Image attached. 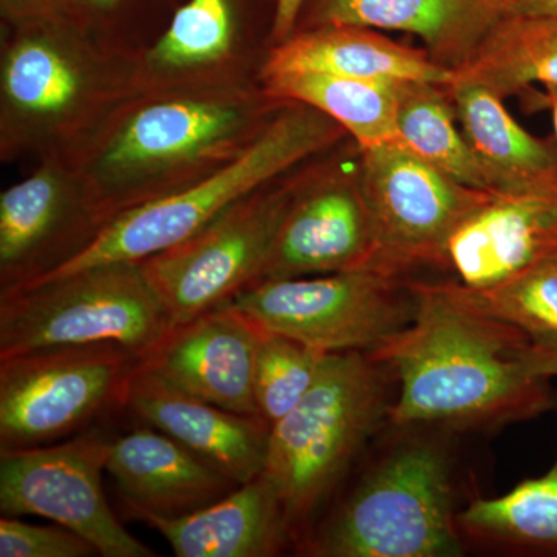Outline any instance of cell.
Returning a JSON list of instances; mask_svg holds the SVG:
<instances>
[{
	"label": "cell",
	"instance_id": "52a82bcc",
	"mask_svg": "<svg viewBox=\"0 0 557 557\" xmlns=\"http://www.w3.org/2000/svg\"><path fill=\"white\" fill-rule=\"evenodd\" d=\"M358 178L375 234L369 270L401 278L418 267H449L454 231L497 197L457 182L399 141L362 149Z\"/></svg>",
	"mask_w": 557,
	"mask_h": 557
},
{
	"label": "cell",
	"instance_id": "8fae6325",
	"mask_svg": "<svg viewBox=\"0 0 557 557\" xmlns=\"http://www.w3.org/2000/svg\"><path fill=\"white\" fill-rule=\"evenodd\" d=\"M262 333L225 304L172 329L138 366L219 408L259 416L255 373Z\"/></svg>",
	"mask_w": 557,
	"mask_h": 557
},
{
	"label": "cell",
	"instance_id": "d6a6232c",
	"mask_svg": "<svg viewBox=\"0 0 557 557\" xmlns=\"http://www.w3.org/2000/svg\"><path fill=\"white\" fill-rule=\"evenodd\" d=\"M3 10L16 17L49 16L57 9L54 0H2Z\"/></svg>",
	"mask_w": 557,
	"mask_h": 557
},
{
	"label": "cell",
	"instance_id": "1f68e13d",
	"mask_svg": "<svg viewBox=\"0 0 557 557\" xmlns=\"http://www.w3.org/2000/svg\"><path fill=\"white\" fill-rule=\"evenodd\" d=\"M507 16H557V0H502Z\"/></svg>",
	"mask_w": 557,
	"mask_h": 557
},
{
	"label": "cell",
	"instance_id": "4fadbf2b",
	"mask_svg": "<svg viewBox=\"0 0 557 557\" xmlns=\"http://www.w3.org/2000/svg\"><path fill=\"white\" fill-rule=\"evenodd\" d=\"M123 408L177 440L239 485L263 472L270 424L262 417L219 408L139 366L127 383Z\"/></svg>",
	"mask_w": 557,
	"mask_h": 557
},
{
	"label": "cell",
	"instance_id": "8992f818",
	"mask_svg": "<svg viewBox=\"0 0 557 557\" xmlns=\"http://www.w3.org/2000/svg\"><path fill=\"white\" fill-rule=\"evenodd\" d=\"M228 306L265 332L324 351L372 354L408 329L417 298L410 282L373 270L265 278Z\"/></svg>",
	"mask_w": 557,
	"mask_h": 557
},
{
	"label": "cell",
	"instance_id": "44dd1931",
	"mask_svg": "<svg viewBox=\"0 0 557 557\" xmlns=\"http://www.w3.org/2000/svg\"><path fill=\"white\" fill-rule=\"evenodd\" d=\"M239 123V110L214 102L149 106L132 116L110 141L102 168L113 175H131L193 159L230 137Z\"/></svg>",
	"mask_w": 557,
	"mask_h": 557
},
{
	"label": "cell",
	"instance_id": "7402d4cb",
	"mask_svg": "<svg viewBox=\"0 0 557 557\" xmlns=\"http://www.w3.org/2000/svg\"><path fill=\"white\" fill-rule=\"evenodd\" d=\"M453 72V83L478 84L502 100L534 83L557 86V16L502 17Z\"/></svg>",
	"mask_w": 557,
	"mask_h": 557
},
{
	"label": "cell",
	"instance_id": "9a60e30c",
	"mask_svg": "<svg viewBox=\"0 0 557 557\" xmlns=\"http://www.w3.org/2000/svg\"><path fill=\"white\" fill-rule=\"evenodd\" d=\"M126 515L159 531L177 557H273L293 548L284 509L262 474L182 518Z\"/></svg>",
	"mask_w": 557,
	"mask_h": 557
},
{
	"label": "cell",
	"instance_id": "4316f807",
	"mask_svg": "<svg viewBox=\"0 0 557 557\" xmlns=\"http://www.w3.org/2000/svg\"><path fill=\"white\" fill-rule=\"evenodd\" d=\"M79 89L78 72L49 40H21L9 54L3 90L11 104L22 112L58 115L76 101Z\"/></svg>",
	"mask_w": 557,
	"mask_h": 557
},
{
	"label": "cell",
	"instance_id": "ac0fdd59",
	"mask_svg": "<svg viewBox=\"0 0 557 557\" xmlns=\"http://www.w3.org/2000/svg\"><path fill=\"white\" fill-rule=\"evenodd\" d=\"M502 17V0H318L310 21L317 27L412 33L426 42L435 61L454 69Z\"/></svg>",
	"mask_w": 557,
	"mask_h": 557
},
{
	"label": "cell",
	"instance_id": "f546056e",
	"mask_svg": "<svg viewBox=\"0 0 557 557\" xmlns=\"http://www.w3.org/2000/svg\"><path fill=\"white\" fill-rule=\"evenodd\" d=\"M527 368L545 379H557V341L533 343L523 351Z\"/></svg>",
	"mask_w": 557,
	"mask_h": 557
},
{
	"label": "cell",
	"instance_id": "7c38bea8",
	"mask_svg": "<svg viewBox=\"0 0 557 557\" xmlns=\"http://www.w3.org/2000/svg\"><path fill=\"white\" fill-rule=\"evenodd\" d=\"M373 252L375 234L359 178L324 180L293 194L259 281L369 270Z\"/></svg>",
	"mask_w": 557,
	"mask_h": 557
},
{
	"label": "cell",
	"instance_id": "5b68a950",
	"mask_svg": "<svg viewBox=\"0 0 557 557\" xmlns=\"http://www.w3.org/2000/svg\"><path fill=\"white\" fill-rule=\"evenodd\" d=\"M174 329L139 263H109L3 293L0 359L112 346L146 357Z\"/></svg>",
	"mask_w": 557,
	"mask_h": 557
},
{
	"label": "cell",
	"instance_id": "ffe728a7",
	"mask_svg": "<svg viewBox=\"0 0 557 557\" xmlns=\"http://www.w3.org/2000/svg\"><path fill=\"white\" fill-rule=\"evenodd\" d=\"M76 215L60 180L40 171L11 186L0 197V267L2 293L24 287L65 262L62 244L70 239Z\"/></svg>",
	"mask_w": 557,
	"mask_h": 557
},
{
	"label": "cell",
	"instance_id": "603a6c76",
	"mask_svg": "<svg viewBox=\"0 0 557 557\" xmlns=\"http://www.w3.org/2000/svg\"><path fill=\"white\" fill-rule=\"evenodd\" d=\"M461 539L516 555L557 557V456L547 472L505 496L475 498L457 512Z\"/></svg>",
	"mask_w": 557,
	"mask_h": 557
},
{
	"label": "cell",
	"instance_id": "5bb4252c",
	"mask_svg": "<svg viewBox=\"0 0 557 557\" xmlns=\"http://www.w3.org/2000/svg\"><path fill=\"white\" fill-rule=\"evenodd\" d=\"M106 471L119 490L124 511L163 518L199 511L239 486L177 440L148 424L112 440Z\"/></svg>",
	"mask_w": 557,
	"mask_h": 557
},
{
	"label": "cell",
	"instance_id": "83f0119b",
	"mask_svg": "<svg viewBox=\"0 0 557 557\" xmlns=\"http://www.w3.org/2000/svg\"><path fill=\"white\" fill-rule=\"evenodd\" d=\"M255 373L259 416L276 424L313 386L329 354L299 341L262 330Z\"/></svg>",
	"mask_w": 557,
	"mask_h": 557
},
{
	"label": "cell",
	"instance_id": "d4e9b609",
	"mask_svg": "<svg viewBox=\"0 0 557 557\" xmlns=\"http://www.w3.org/2000/svg\"><path fill=\"white\" fill-rule=\"evenodd\" d=\"M443 89L423 81H399V143L457 182L490 193L474 152L454 124L453 109Z\"/></svg>",
	"mask_w": 557,
	"mask_h": 557
},
{
	"label": "cell",
	"instance_id": "30bf717a",
	"mask_svg": "<svg viewBox=\"0 0 557 557\" xmlns=\"http://www.w3.org/2000/svg\"><path fill=\"white\" fill-rule=\"evenodd\" d=\"M292 199V190L255 193L188 240L139 262L174 327L259 281Z\"/></svg>",
	"mask_w": 557,
	"mask_h": 557
},
{
	"label": "cell",
	"instance_id": "e575fe53",
	"mask_svg": "<svg viewBox=\"0 0 557 557\" xmlns=\"http://www.w3.org/2000/svg\"><path fill=\"white\" fill-rule=\"evenodd\" d=\"M547 87V94L541 95L539 101L542 104L547 106L552 110L553 123H555L556 137H557V86H545Z\"/></svg>",
	"mask_w": 557,
	"mask_h": 557
},
{
	"label": "cell",
	"instance_id": "3957f363",
	"mask_svg": "<svg viewBox=\"0 0 557 557\" xmlns=\"http://www.w3.org/2000/svg\"><path fill=\"white\" fill-rule=\"evenodd\" d=\"M344 134L335 120L302 104L278 116L236 159L189 188L121 209L78 255L24 287L109 265L139 263L199 233L271 178ZM21 287V288H24Z\"/></svg>",
	"mask_w": 557,
	"mask_h": 557
},
{
	"label": "cell",
	"instance_id": "4dcf8cb0",
	"mask_svg": "<svg viewBox=\"0 0 557 557\" xmlns=\"http://www.w3.org/2000/svg\"><path fill=\"white\" fill-rule=\"evenodd\" d=\"M306 0H276L271 36L277 42L289 38Z\"/></svg>",
	"mask_w": 557,
	"mask_h": 557
},
{
	"label": "cell",
	"instance_id": "9c48e42d",
	"mask_svg": "<svg viewBox=\"0 0 557 557\" xmlns=\"http://www.w3.org/2000/svg\"><path fill=\"white\" fill-rule=\"evenodd\" d=\"M112 440L90 428L64 442L0 450V512L49 519L86 537L98 556H157L121 525L106 497Z\"/></svg>",
	"mask_w": 557,
	"mask_h": 557
},
{
	"label": "cell",
	"instance_id": "277c9868",
	"mask_svg": "<svg viewBox=\"0 0 557 557\" xmlns=\"http://www.w3.org/2000/svg\"><path fill=\"white\" fill-rule=\"evenodd\" d=\"M296 552L313 557L463 555L448 450L432 440H403L314 522Z\"/></svg>",
	"mask_w": 557,
	"mask_h": 557
},
{
	"label": "cell",
	"instance_id": "e0dca14e",
	"mask_svg": "<svg viewBox=\"0 0 557 557\" xmlns=\"http://www.w3.org/2000/svg\"><path fill=\"white\" fill-rule=\"evenodd\" d=\"M557 234V197H494L450 236L460 284L487 288L515 276Z\"/></svg>",
	"mask_w": 557,
	"mask_h": 557
},
{
	"label": "cell",
	"instance_id": "2e32d148",
	"mask_svg": "<svg viewBox=\"0 0 557 557\" xmlns=\"http://www.w3.org/2000/svg\"><path fill=\"white\" fill-rule=\"evenodd\" d=\"M461 131L487 189L497 197H557V145L528 134L502 98L472 83H453Z\"/></svg>",
	"mask_w": 557,
	"mask_h": 557
},
{
	"label": "cell",
	"instance_id": "d6986e66",
	"mask_svg": "<svg viewBox=\"0 0 557 557\" xmlns=\"http://www.w3.org/2000/svg\"><path fill=\"white\" fill-rule=\"evenodd\" d=\"M317 72L366 81H423L448 87L453 69L426 54L392 42L364 27L329 25L278 42L267 61L265 76Z\"/></svg>",
	"mask_w": 557,
	"mask_h": 557
},
{
	"label": "cell",
	"instance_id": "7a4b0ae2",
	"mask_svg": "<svg viewBox=\"0 0 557 557\" xmlns=\"http://www.w3.org/2000/svg\"><path fill=\"white\" fill-rule=\"evenodd\" d=\"M394 376L364 351L329 354L306 397L270 428L262 475L276 491L293 548L321 518L381 421L388 420Z\"/></svg>",
	"mask_w": 557,
	"mask_h": 557
},
{
	"label": "cell",
	"instance_id": "cb8c5ba5",
	"mask_svg": "<svg viewBox=\"0 0 557 557\" xmlns=\"http://www.w3.org/2000/svg\"><path fill=\"white\" fill-rule=\"evenodd\" d=\"M273 97L310 106L354 135L361 149L399 141L398 83L366 81L317 72L265 76Z\"/></svg>",
	"mask_w": 557,
	"mask_h": 557
},
{
	"label": "cell",
	"instance_id": "484cf974",
	"mask_svg": "<svg viewBox=\"0 0 557 557\" xmlns=\"http://www.w3.org/2000/svg\"><path fill=\"white\" fill-rule=\"evenodd\" d=\"M450 287L469 306L522 330L533 343L557 341V234L507 281L487 288L450 282Z\"/></svg>",
	"mask_w": 557,
	"mask_h": 557
},
{
	"label": "cell",
	"instance_id": "836d02e7",
	"mask_svg": "<svg viewBox=\"0 0 557 557\" xmlns=\"http://www.w3.org/2000/svg\"><path fill=\"white\" fill-rule=\"evenodd\" d=\"M54 2L58 5L60 0H54ZM61 2H67V0H61ZM70 2L76 9L90 11V13L112 14L123 10L129 0H70Z\"/></svg>",
	"mask_w": 557,
	"mask_h": 557
},
{
	"label": "cell",
	"instance_id": "ba28073f",
	"mask_svg": "<svg viewBox=\"0 0 557 557\" xmlns=\"http://www.w3.org/2000/svg\"><path fill=\"white\" fill-rule=\"evenodd\" d=\"M141 361L101 346L0 359V450L36 448L73 437L110 409L123 408Z\"/></svg>",
	"mask_w": 557,
	"mask_h": 557
},
{
	"label": "cell",
	"instance_id": "f1b7e54d",
	"mask_svg": "<svg viewBox=\"0 0 557 557\" xmlns=\"http://www.w3.org/2000/svg\"><path fill=\"white\" fill-rule=\"evenodd\" d=\"M97 548L61 525H32L14 516L0 518V557H89Z\"/></svg>",
	"mask_w": 557,
	"mask_h": 557
},
{
	"label": "cell",
	"instance_id": "6da1fadb",
	"mask_svg": "<svg viewBox=\"0 0 557 557\" xmlns=\"http://www.w3.org/2000/svg\"><path fill=\"white\" fill-rule=\"evenodd\" d=\"M416 318L369 354L399 383L395 428L491 429L544 416L557 406L552 380L527 368L530 336L465 302L450 282H410Z\"/></svg>",
	"mask_w": 557,
	"mask_h": 557
}]
</instances>
